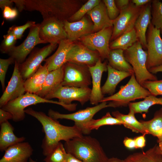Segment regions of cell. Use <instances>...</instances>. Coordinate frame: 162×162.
Returning <instances> with one entry per match:
<instances>
[{
  "instance_id": "f907efd6",
  "label": "cell",
  "mask_w": 162,
  "mask_h": 162,
  "mask_svg": "<svg viewBox=\"0 0 162 162\" xmlns=\"http://www.w3.org/2000/svg\"><path fill=\"white\" fill-rule=\"evenodd\" d=\"M151 2L150 0H133L131 1L136 6L142 7L143 5L146 4Z\"/></svg>"
},
{
  "instance_id": "9f6ffc18",
  "label": "cell",
  "mask_w": 162,
  "mask_h": 162,
  "mask_svg": "<svg viewBox=\"0 0 162 162\" xmlns=\"http://www.w3.org/2000/svg\"><path fill=\"white\" fill-rule=\"evenodd\" d=\"M161 153H162V152H161Z\"/></svg>"
},
{
  "instance_id": "e575fe53",
  "label": "cell",
  "mask_w": 162,
  "mask_h": 162,
  "mask_svg": "<svg viewBox=\"0 0 162 162\" xmlns=\"http://www.w3.org/2000/svg\"><path fill=\"white\" fill-rule=\"evenodd\" d=\"M151 23L162 34V2L159 0L152 1Z\"/></svg>"
},
{
  "instance_id": "4316f807",
  "label": "cell",
  "mask_w": 162,
  "mask_h": 162,
  "mask_svg": "<svg viewBox=\"0 0 162 162\" xmlns=\"http://www.w3.org/2000/svg\"><path fill=\"white\" fill-rule=\"evenodd\" d=\"M49 71L46 66L40 65L36 71L25 81L26 92L37 94L41 90Z\"/></svg>"
},
{
  "instance_id": "ffe728a7",
  "label": "cell",
  "mask_w": 162,
  "mask_h": 162,
  "mask_svg": "<svg viewBox=\"0 0 162 162\" xmlns=\"http://www.w3.org/2000/svg\"><path fill=\"white\" fill-rule=\"evenodd\" d=\"M33 152V149L29 142H19L5 150L0 162H28Z\"/></svg>"
},
{
  "instance_id": "83f0119b",
  "label": "cell",
  "mask_w": 162,
  "mask_h": 162,
  "mask_svg": "<svg viewBox=\"0 0 162 162\" xmlns=\"http://www.w3.org/2000/svg\"><path fill=\"white\" fill-rule=\"evenodd\" d=\"M112 114L113 117L120 120L125 127L136 133H140L143 135L149 134L148 131L143 124L138 121L135 116V113L131 110L129 109L128 114H124L116 111L113 112Z\"/></svg>"
},
{
  "instance_id": "f35d334b",
  "label": "cell",
  "mask_w": 162,
  "mask_h": 162,
  "mask_svg": "<svg viewBox=\"0 0 162 162\" xmlns=\"http://www.w3.org/2000/svg\"><path fill=\"white\" fill-rule=\"evenodd\" d=\"M142 86L147 89L151 95L154 96L162 95V80L145 82Z\"/></svg>"
},
{
  "instance_id": "2e32d148",
  "label": "cell",
  "mask_w": 162,
  "mask_h": 162,
  "mask_svg": "<svg viewBox=\"0 0 162 162\" xmlns=\"http://www.w3.org/2000/svg\"><path fill=\"white\" fill-rule=\"evenodd\" d=\"M19 65V64L15 61L11 77L0 98L1 108L8 102L18 98L26 92L25 80L20 72Z\"/></svg>"
},
{
  "instance_id": "f5cc1de1",
  "label": "cell",
  "mask_w": 162,
  "mask_h": 162,
  "mask_svg": "<svg viewBox=\"0 0 162 162\" xmlns=\"http://www.w3.org/2000/svg\"><path fill=\"white\" fill-rule=\"evenodd\" d=\"M152 74H155L158 72H162V65L152 68L148 70Z\"/></svg>"
},
{
  "instance_id": "44dd1931",
  "label": "cell",
  "mask_w": 162,
  "mask_h": 162,
  "mask_svg": "<svg viewBox=\"0 0 162 162\" xmlns=\"http://www.w3.org/2000/svg\"><path fill=\"white\" fill-rule=\"evenodd\" d=\"M75 42L66 39L59 43L58 48L54 53L44 61L45 62L44 64L49 72L59 68L66 62L67 55Z\"/></svg>"
},
{
  "instance_id": "1f68e13d",
  "label": "cell",
  "mask_w": 162,
  "mask_h": 162,
  "mask_svg": "<svg viewBox=\"0 0 162 162\" xmlns=\"http://www.w3.org/2000/svg\"><path fill=\"white\" fill-rule=\"evenodd\" d=\"M149 134L157 137L158 142L162 140V108L157 111L152 119L147 121L140 120Z\"/></svg>"
},
{
  "instance_id": "7bdbcfd3",
  "label": "cell",
  "mask_w": 162,
  "mask_h": 162,
  "mask_svg": "<svg viewBox=\"0 0 162 162\" xmlns=\"http://www.w3.org/2000/svg\"><path fill=\"white\" fill-rule=\"evenodd\" d=\"M2 15L3 17L7 20H12L18 16V12L16 8H12L10 7H6L3 10Z\"/></svg>"
},
{
  "instance_id": "8d00e7d4",
  "label": "cell",
  "mask_w": 162,
  "mask_h": 162,
  "mask_svg": "<svg viewBox=\"0 0 162 162\" xmlns=\"http://www.w3.org/2000/svg\"><path fill=\"white\" fill-rule=\"evenodd\" d=\"M100 0H89L68 20L70 22H74L81 20L86 14L98 4Z\"/></svg>"
},
{
  "instance_id": "6da1fadb",
  "label": "cell",
  "mask_w": 162,
  "mask_h": 162,
  "mask_svg": "<svg viewBox=\"0 0 162 162\" xmlns=\"http://www.w3.org/2000/svg\"><path fill=\"white\" fill-rule=\"evenodd\" d=\"M25 113L37 119L41 124L45 136L41 145L43 154L45 157L50 154L61 140L65 142L83 136L80 130L74 125L65 126L60 124L44 112L29 108Z\"/></svg>"
},
{
  "instance_id": "d4e9b609",
  "label": "cell",
  "mask_w": 162,
  "mask_h": 162,
  "mask_svg": "<svg viewBox=\"0 0 162 162\" xmlns=\"http://www.w3.org/2000/svg\"><path fill=\"white\" fill-rule=\"evenodd\" d=\"M108 76L107 80L101 87L102 94H108L112 95L115 91L118 84L127 77L131 76L132 74L127 72L120 71L107 65Z\"/></svg>"
},
{
  "instance_id": "e0dca14e",
  "label": "cell",
  "mask_w": 162,
  "mask_h": 162,
  "mask_svg": "<svg viewBox=\"0 0 162 162\" xmlns=\"http://www.w3.org/2000/svg\"><path fill=\"white\" fill-rule=\"evenodd\" d=\"M100 58H101L98 51L91 50L80 42H75L67 55L66 62L92 66Z\"/></svg>"
},
{
  "instance_id": "7402d4cb",
  "label": "cell",
  "mask_w": 162,
  "mask_h": 162,
  "mask_svg": "<svg viewBox=\"0 0 162 162\" xmlns=\"http://www.w3.org/2000/svg\"><path fill=\"white\" fill-rule=\"evenodd\" d=\"M151 6L150 2L143 6L134 26L138 41L144 48L147 47L146 33L151 23Z\"/></svg>"
},
{
  "instance_id": "9c48e42d",
  "label": "cell",
  "mask_w": 162,
  "mask_h": 162,
  "mask_svg": "<svg viewBox=\"0 0 162 162\" xmlns=\"http://www.w3.org/2000/svg\"><path fill=\"white\" fill-rule=\"evenodd\" d=\"M143 7H137L133 3H130L127 7L120 10L118 16L112 20L113 27L111 40H115L134 28Z\"/></svg>"
},
{
  "instance_id": "74e56055",
  "label": "cell",
  "mask_w": 162,
  "mask_h": 162,
  "mask_svg": "<svg viewBox=\"0 0 162 162\" xmlns=\"http://www.w3.org/2000/svg\"><path fill=\"white\" fill-rule=\"evenodd\" d=\"M17 40L11 32L8 30L7 34L3 35V40L0 47L1 52L8 54L15 46Z\"/></svg>"
},
{
  "instance_id": "f546056e",
  "label": "cell",
  "mask_w": 162,
  "mask_h": 162,
  "mask_svg": "<svg viewBox=\"0 0 162 162\" xmlns=\"http://www.w3.org/2000/svg\"><path fill=\"white\" fill-rule=\"evenodd\" d=\"M124 51L119 49L110 50L108 58V64L118 70L134 74L132 66L124 57Z\"/></svg>"
},
{
  "instance_id": "f1b7e54d",
  "label": "cell",
  "mask_w": 162,
  "mask_h": 162,
  "mask_svg": "<svg viewBox=\"0 0 162 162\" xmlns=\"http://www.w3.org/2000/svg\"><path fill=\"white\" fill-rule=\"evenodd\" d=\"M125 159L127 162H162V153L156 144L146 152L130 154Z\"/></svg>"
},
{
  "instance_id": "4dcf8cb0",
  "label": "cell",
  "mask_w": 162,
  "mask_h": 162,
  "mask_svg": "<svg viewBox=\"0 0 162 162\" xmlns=\"http://www.w3.org/2000/svg\"><path fill=\"white\" fill-rule=\"evenodd\" d=\"M122 123L119 120L112 117L109 112L100 118L92 119L86 124L82 131L84 134H88L93 130H98L102 126L106 125H122Z\"/></svg>"
},
{
  "instance_id": "d6986e66",
  "label": "cell",
  "mask_w": 162,
  "mask_h": 162,
  "mask_svg": "<svg viewBox=\"0 0 162 162\" xmlns=\"http://www.w3.org/2000/svg\"><path fill=\"white\" fill-rule=\"evenodd\" d=\"M64 22L67 39L71 41H76L82 37L93 33V23L85 16L77 21L70 22L65 20Z\"/></svg>"
},
{
  "instance_id": "4fadbf2b",
  "label": "cell",
  "mask_w": 162,
  "mask_h": 162,
  "mask_svg": "<svg viewBox=\"0 0 162 162\" xmlns=\"http://www.w3.org/2000/svg\"><path fill=\"white\" fill-rule=\"evenodd\" d=\"M109 107L106 102L100 103L99 104L92 107L79 110L73 113L64 114L49 109L48 116L53 119H66L71 120L74 122V125L82 131L85 125L92 119L94 116L102 109Z\"/></svg>"
},
{
  "instance_id": "3957f363",
  "label": "cell",
  "mask_w": 162,
  "mask_h": 162,
  "mask_svg": "<svg viewBox=\"0 0 162 162\" xmlns=\"http://www.w3.org/2000/svg\"><path fill=\"white\" fill-rule=\"evenodd\" d=\"M66 152L84 162H108L107 157L96 139L82 136L65 142Z\"/></svg>"
},
{
  "instance_id": "ac0fdd59",
  "label": "cell",
  "mask_w": 162,
  "mask_h": 162,
  "mask_svg": "<svg viewBox=\"0 0 162 162\" xmlns=\"http://www.w3.org/2000/svg\"><path fill=\"white\" fill-rule=\"evenodd\" d=\"M107 65L106 62L102 63L101 58H100L94 65L88 66L92 84L89 100L92 105H97L98 103H100L104 98L101 90V81L103 73L107 70Z\"/></svg>"
},
{
  "instance_id": "ab89813d",
  "label": "cell",
  "mask_w": 162,
  "mask_h": 162,
  "mask_svg": "<svg viewBox=\"0 0 162 162\" xmlns=\"http://www.w3.org/2000/svg\"><path fill=\"white\" fill-rule=\"evenodd\" d=\"M15 59L10 57L7 59H0V80L3 91L5 88V80L7 72L9 65L15 62Z\"/></svg>"
},
{
  "instance_id": "60d3db41",
  "label": "cell",
  "mask_w": 162,
  "mask_h": 162,
  "mask_svg": "<svg viewBox=\"0 0 162 162\" xmlns=\"http://www.w3.org/2000/svg\"><path fill=\"white\" fill-rule=\"evenodd\" d=\"M35 24V22L28 21L26 24L22 26H13L10 27L8 30L11 32L17 40L20 39L23 37L25 31L27 28H30Z\"/></svg>"
},
{
  "instance_id": "7c38bea8",
  "label": "cell",
  "mask_w": 162,
  "mask_h": 162,
  "mask_svg": "<svg viewBox=\"0 0 162 162\" xmlns=\"http://www.w3.org/2000/svg\"><path fill=\"white\" fill-rule=\"evenodd\" d=\"M39 34L42 40L51 44H58L67 39L64 21L54 17L43 19L40 24Z\"/></svg>"
},
{
  "instance_id": "ee69618b",
  "label": "cell",
  "mask_w": 162,
  "mask_h": 162,
  "mask_svg": "<svg viewBox=\"0 0 162 162\" xmlns=\"http://www.w3.org/2000/svg\"><path fill=\"white\" fill-rule=\"evenodd\" d=\"M12 119L13 116L10 112L0 108V124Z\"/></svg>"
},
{
  "instance_id": "d590c367",
  "label": "cell",
  "mask_w": 162,
  "mask_h": 162,
  "mask_svg": "<svg viewBox=\"0 0 162 162\" xmlns=\"http://www.w3.org/2000/svg\"><path fill=\"white\" fill-rule=\"evenodd\" d=\"M67 153L60 142L44 159L45 162H66Z\"/></svg>"
},
{
  "instance_id": "ba28073f",
  "label": "cell",
  "mask_w": 162,
  "mask_h": 162,
  "mask_svg": "<svg viewBox=\"0 0 162 162\" xmlns=\"http://www.w3.org/2000/svg\"><path fill=\"white\" fill-rule=\"evenodd\" d=\"M113 31V26L105 28L80 38L81 43L93 51H98L101 58H107L110 51V41Z\"/></svg>"
},
{
  "instance_id": "681fc988",
  "label": "cell",
  "mask_w": 162,
  "mask_h": 162,
  "mask_svg": "<svg viewBox=\"0 0 162 162\" xmlns=\"http://www.w3.org/2000/svg\"><path fill=\"white\" fill-rule=\"evenodd\" d=\"M13 3L12 0H0V8L3 10L6 7H12Z\"/></svg>"
},
{
  "instance_id": "277c9868",
  "label": "cell",
  "mask_w": 162,
  "mask_h": 162,
  "mask_svg": "<svg viewBox=\"0 0 162 162\" xmlns=\"http://www.w3.org/2000/svg\"><path fill=\"white\" fill-rule=\"evenodd\" d=\"M150 95V92L139 83L133 74L127 83L121 86L117 92L104 97L100 103L110 101L108 104L109 107H118L126 106L131 101L144 99Z\"/></svg>"
},
{
  "instance_id": "5bb4252c",
  "label": "cell",
  "mask_w": 162,
  "mask_h": 162,
  "mask_svg": "<svg viewBox=\"0 0 162 162\" xmlns=\"http://www.w3.org/2000/svg\"><path fill=\"white\" fill-rule=\"evenodd\" d=\"M160 30L151 23L148 27L146 39L148 56L146 67L150 68L162 65V39Z\"/></svg>"
},
{
  "instance_id": "836d02e7",
  "label": "cell",
  "mask_w": 162,
  "mask_h": 162,
  "mask_svg": "<svg viewBox=\"0 0 162 162\" xmlns=\"http://www.w3.org/2000/svg\"><path fill=\"white\" fill-rule=\"evenodd\" d=\"M156 104L162 105V97L157 98L151 95L146 97L142 101L130 102L128 105L129 109L132 110L135 114L147 113L151 106Z\"/></svg>"
},
{
  "instance_id": "c3c4849f",
  "label": "cell",
  "mask_w": 162,
  "mask_h": 162,
  "mask_svg": "<svg viewBox=\"0 0 162 162\" xmlns=\"http://www.w3.org/2000/svg\"><path fill=\"white\" fill-rule=\"evenodd\" d=\"M12 1L20 12H22L25 9V0H12Z\"/></svg>"
},
{
  "instance_id": "7dc6e473",
  "label": "cell",
  "mask_w": 162,
  "mask_h": 162,
  "mask_svg": "<svg viewBox=\"0 0 162 162\" xmlns=\"http://www.w3.org/2000/svg\"><path fill=\"white\" fill-rule=\"evenodd\" d=\"M115 2L117 7L120 10L127 7L130 2L128 0H115Z\"/></svg>"
},
{
  "instance_id": "5b68a950",
  "label": "cell",
  "mask_w": 162,
  "mask_h": 162,
  "mask_svg": "<svg viewBox=\"0 0 162 162\" xmlns=\"http://www.w3.org/2000/svg\"><path fill=\"white\" fill-rule=\"evenodd\" d=\"M124 54L125 59L133 68L136 80L142 86L147 81L158 80L157 77L147 68V52L143 50L139 41L136 42L124 50Z\"/></svg>"
},
{
  "instance_id": "52a82bcc",
  "label": "cell",
  "mask_w": 162,
  "mask_h": 162,
  "mask_svg": "<svg viewBox=\"0 0 162 162\" xmlns=\"http://www.w3.org/2000/svg\"><path fill=\"white\" fill-rule=\"evenodd\" d=\"M63 68L64 78L62 86L86 88L92 83L88 66L67 62L64 64Z\"/></svg>"
},
{
  "instance_id": "db71d44e",
  "label": "cell",
  "mask_w": 162,
  "mask_h": 162,
  "mask_svg": "<svg viewBox=\"0 0 162 162\" xmlns=\"http://www.w3.org/2000/svg\"><path fill=\"white\" fill-rule=\"evenodd\" d=\"M108 162H127L126 159L122 160L117 158L113 157L109 159Z\"/></svg>"
},
{
  "instance_id": "cb8c5ba5",
  "label": "cell",
  "mask_w": 162,
  "mask_h": 162,
  "mask_svg": "<svg viewBox=\"0 0 162 162\" xmlns=\"http://www.w3.org/2000/svg\"><path fill=\"white\" fill-rule=\"evenodd\" d=\"M63 78V65L57 69L49 72L41 90L36 94L44 98L61 85Z\"/></svg>"
},
{
  "instance_id": "11a10c76",
  "label": "cell",
  "mask_w": 162,
  "mask_h": 162,
  "mask_svg": "<svg viewBox=\"0 0 162 162\" xmlns=\"http://www.w3.org/2000/svg\"><path fill=\"white\" fill-rule=\"evenodd\" d=\"M159 143V145L158 146L159 147L161 152H162V140L160 142H158Z\"/></svg>"
},
{
  "instance_id": "7a4b0ae2",
  "label": "cell",
  "mask_w": 162,
  "mask_h": 162,
  "mask_svg": "<svg viewBox=\"0 0 162 162\" xmlns=\"http://www.w3.org/2000/svg\"><path fill=\"white\" fill-rule=\"evenodd\" d=\"M25 10L37 11L44 19L54 17L64 21L70 18L82 6L76 0H25Z\"/></svg>"
},
{
  "instance_id": "30bf717a",
  "label": "cell",
  "mask_w": 162,
  "mask_h": 162,
  "mask_svg": "<svg viewBox=\"0 0 162 162\" xmlns=\"http://www.w3.org/2000/svg\"><path fill=\"white\" fill-rule=\"evenodd\" d=\"M91 89L89 87L78 88L61 85L44 98L50 100L57 98L58 101L67 105L72 104L73 101H79L83 105L90 100Z\"/></svg>"
},
{
  "instance_id": "bcb514c9",
  "label": "cell",
  "mask_w": 162,
  "mask_h": 162,
  "mask_svg": "<svg viewBox=\"0 0 162 162\" xmlns=\"http://www.w3.org/2000/svg\"><path fill=\"white\" fill-rule=\"evenodd\" d=\"M123 144L127 148L133 149L135 148V143L134 139L128 137H125L123 140Z\"/></svg>"
},
{
  "instance_id": "8fae6325",
  "label": "cell",
  "mask_w": 162,
  "mask_h": 162,
  "mask_svg": "<svg viewBox=\"0 0 162 162\" xmlns=\"http://www.w3.org/2000/svg\"><path fill=\"white\" fill-rule=\"evenodd\" d=\"M57 46V44H50L41 48L34 49L28 57L19 64L20 72L23 79L25 80L32 76L41 65V63Z\"/></svg>"
},
{
  "instance_id": "484cf974",
  "label": "cell",
  "mask_w": 162,
  "mask_h": 162,
  "mask_svg": "<svg viewBox=\"0 0 162 162\" xmlns=\"http://www.w3.org/2000/svg\"><path fill=\"white\" fill-rule=\"evenodd\" d=\"M0 125V151L1 152L5 151L11 146L25 140L24 137H18L15 135L14 127L8 121Z\"/></svg>"
},
{
  "instance_id": "f6af8a7d",
  "label": "cell",
  "mask_w": 162,
  "mask_h": 162,
  "mask_svg": "<svg viewBox=\"0 0 162 162\" xmlns=\"http://www.w3.org/2000/svg\"><path fill=\"white\" fill-rule=\"evenodd\" d=\"M145 136L142 135L136 137L134 139L135 143V148H142L145 146L146 140Z\"/></svg>"
},
{
  "instance_id": "d6a6232c",
  "label": "cell",
  "mask_w": 162,
  "mask_h": 162,
  "mask_svg": "<svg viewBox=\"0 0 162 162\" xmlns=\"http://www.w3.org/2000/svg\"><path fill=\"white\" fill-rule=\"evenodd\" d=\"M138 41L135 30L134 27L123 34L110 44V50L119 49L125 50Z\"/></svg>"
},
{
  "instance_id": "816d5d0a",
  "label": "cell",
  "mask_w": 162,
  "mask_h": 162,
  "mask_svg": "<svg viewBox=\"0 0 162 162\" xmlns=\"http://www.w3.org/2000/svg\"><path fill=\"white\" fill-rule=\"evenodd\" d=\"M66 162H84L75 158L71 154L68 153Z\"/></svg>"
},
{
  "instance_id": "b9f144b4",
  "label": "cell",
  "mask_w": 162,
  "mask_h": 162,
  "mask_svg": "<svg viewBox=\"0 0 162 162\" xmlns=\"http://www.w3.org/2000/svg\"><path fill=\"white\" fill-rule=\"evenodd\" d=\"M108 16L112 20L116 19L119 15L120 10L117 7L114 0H104Z\"/></svg>"
},
{
  "instance_id": "8992f818",
  "label": "cell",
  "mask_w": 162,
  "mask_h": 162,
  "mask_svg": "<svg viewBox=\"0 0 162 162\" xmlns=\"http://www.w3.org/2000/svg\"><path fill=\"white\" fill-rule=\"evenodd\" d=\"M41 103H50L62 106L68 110L70 105L61 103L58 101L46 99L37 95L26 92L18 98L8 102L2 107V109L10 112L13 116V120L18 122L23 120L26 117L25 109L28 106Z\"/></svg>"
},
{
  "instance_id": "9a60e30c",
  "label": "cell",
  "mask_w": 162,
  "mask_h": 162,
  "mask_svg": "<svg viewBox=\"0 0 162 162\" xmlns=\"http://www.w3.org/2000/svg\"><path fill=\"white\" fill-rule=\"evenodd\" d=\"M40 24H36L30 28L26 39L19 45L15 46L8 54L19 64L23 62L27 56L32 51L35 46L40 44H45L40 38L39 34Z\"/></svg>"
},
{
  "instance_id": "603a6c76",
  "label": "cell",
  "mask_w": 162,
  "mask_h": 162,
  "mask_svg": "<svg viewBox=\"0 0 162 162\" xmlns=\"http://www.w3.org/2000/svg\"><path fill=\"white\" fill-rule=\"evenodd\" d=\"M93 23V33L105 28L113 26L112 20L110 19L106 7L103 1L89 11L87 14Z\"/></svg>"
}]
</instances>
